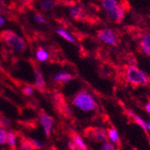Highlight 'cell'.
Here are the masks:
<instances>
[{"instance_id": "cell-1", "label": "cell", "mask_w": 150, "mask_h": 150, "mask_svg": "<svg viewBox=\"0 0 150 150\" xmlns=\"http://www.w3.org/2000/svg\"><path fill=\"white\" fill-rule=\"evenodd\" d=\"M73 104L83 112H92L96 108V103L94 99L86 91H80L75 95Z\"/></svg>"}, {"instance_id": "cell-2", "label": "cell", "mask_w": 150, "mask_h": 150, "mask_svg": "<svg viewBox=\"0 0 150 150\" xmlns=\"http://www.w3.org/2000/svg\"><path fill=\"white\" fill-rule=\"evenodd\" d=\"M102 4L107 13L108 17L112 22H122L124 18V10L118 4L117 0H102Z\"/></svg>"}, {"instance_id": "cell-3", "label": "cell", "mask_w": 150, "mask_h": 150, "mask_svg": "<svg viewBox=\"0 0 150 150\" xmlns=\"http://www.w3.org/2000/svg\"><path fill=\"white\" fill-rule=\"evenodd\" d=\"M126 77L128 81L133 86H146L149 84V77L148 76L139 69V67L135 66H130L126 71Z\"/></svg>"}, {"instance_id": "cell-4", "label": "cell", "mask_w": 150, "mask_h": 150, "mask_svg": "<svg viewBox=\"0 0 150 150\" xmlns=\"http://www.w3.org/2000/svg\"><path fill=\"white\" fill-rule=\"evenodd\" d=\"M1 39L11 47L13 50L17 52H23L26 49V43L24 40L17 33L12 31H4L1 33Z\"/></svg>"}, {"instance_id": "cell-5", "label": "cell", "mask_w": 150, "mask_h": 150, "mask_svg": "<svg viewBox=\"0 0 150 150\" xmlns=\"http://www.w3.org/2000/svg\"><path fill=\"white\" fill-rule=\"evenodd\" d=\"M97 35L102 42H103L107 44H110L112 46L118 45V37H117L116 33L110 29L100 30L98 32Z\"/></svg>"}, {"instance_id": "cell-6", "label": "cell", "mask_w": 150, "mask_h": 150, "mask_svg": "<svg viewBox=\"0 0 150 150\" xmlns=\"http://www.w3.org/2000/svg\"><path fill=\"white\" fill-rule=\"evenodd\" d=\"M40 122H42V127L44 129V132H45L46 136L47 137H50L51 129H52L53 123H54L53 119L44 112H42L40 113Z\"/></svg>"}, {"instance_id": "cell-7", "label": "cell", "mask_w": 150, "mask_h": 150, "mask_svg": "<svg viewBox=\"0 0 150 150\" xmlns=\"http://www.w3.org/2000/svg\"><path fill=\"white\" fill-rule=\"evenodd\" d=\"M139 47L143 53L150 57V31L146 33L141 38Z\"/></svg>"}, {"instance_id": "cell-8", "label": "cell", "mask_w": 150, "mask_h": 150, "mask_svg": "<svg viewBox=\"0 0 150 150\" xmlns=\"http://www.w3.org/2000/svg\"><path fill=\"white\" fill-rule=\"evenodd\" d=\"M91 137L94 141L99 143L105 142L107 140V135L102 129H93L91 131Z\"/></svg>"}, {"instance_id": "cell-9", "label": "cell", "mask_w": 150, "mask_h": 150, "mask_svg": "<svg viewBox=\"0 0 150 150\" xmlns=\"http://www.w3.org/2000/svg\"><path fill=\"white\" fill-rule=\"evenodd\" d=\"M35 86L37 87L38 90L40 91H44L45 89V82L42 76V74L40 73L39 70L35 72Z\"/></svg>"}, {"instance_id": "cell-10", "label": "cell", "mask_w": 150, "mask_h": 150, "mask_svg": "<svg viewBox=\"0 0 150 150\" xmlns=\"http://www.w3.org/2000/svg\"><path fill=\"white\" fill-rule=\"evenodd\" d=\"M54 79H55V81H57V82L67 83V82H69L73 79V76L70 74H67V73H59L55 76Z\"/></svg>"}, {"instance_id": "cell-11", "label": "cell", "mask_w": 150, "mask_h": 150, "mask_svg": "<svg viewBox=\"0 0 150 150\" xmlns=\"http://www.w3.org/2000/svg\"><path fill=\"white\" fill-rule=\"evenodd\" d=\"M73 140H74V143H75V145H76L77 149H82V150L87 149L86 145L84 143L83 139H82L78 135H76V134L73 135Z\"/></svg>"}, {"instance_id": "cell-12", "label": "cell", "mask_w": 150, "mask_h": 150, "mask_svg": "<svg viewBox=\"0 0 150 150\" xmlns=\"http://www.w3.org/2000/svg\"><path fill=\"white\" fill-rule=\"evenodd\" d=\"M108 137L110 138V140L113 143H120V137L117 130L114 128L108 129Z\"/></svg>"}, {"instance_id": "cell-13", "label": "cell", "mask_w": 150, "mask_h": 150, "mask_svg": "<svg viewBox=\"0 0 150 150\" xmlns=\"http://www.w3.org/2000/svg\"><path fill=\"white\" fill-rule=\"evenodd\" d=\"M69 13H70V16L76 20H79L82 16H83V13H82V9L79 8V7H76V6H73L70 8V11H69Z\"/></svg>"}, {"instance_id": "cell-14", "label": "cell", "mask_w": 150, "mask_h": 150, "mask_svg": "<svg viewBox=\"0 0 150 150\" xmlns=\"http://www.w3.org/2000/svg\"><path fill=\"white\" fill-rule=\"evenodd\" d=\"M36 57L39 61H46L49 58V54L44 49L40 48L36 52Z\"/></svg>"}, {"instance_id": "cell-15", "label": "cell", "mask_w": 150, "mask_h": 150, "mask_svg": "<svg viewBox=\"0 0 150 150\" xmlns=\"http://www.w3.org/2000/svg\"><path fill=\"white\" fill-rule=\"evenodd\" d=\"M57 33H58L59 35H60L63 39L67 40V42H75L74 37H73L71 34H69L67 31L63 30V29H58V30H57Z\"/></svg>"}, {"instance_id": "cell-16", "label": "cell", "mask_w": 150, "mask_h": 150, "mask_svg": "<svg viewBox=\"0 0 150 150\" xmlns=\"http://www.w3.org/2000/svg\"><path fill=\"white\" fill-rule=\"evenodd\" d=\"M6 143L12 149L16 148V135L12 132H6Z\"/></svg>"}, {"instance_id": "cell-17", "label": "cell", "mask_w": 150, "mask_h": 150, "mask_svg": "<svg viewBox=\"0 0 150 150\" xmlns=\"http://www.w3.org/2000/svg\"><path fill=\"white\" fill-rule=\"evenodd\" d=\"M21 149L23 150H32V149H36L35 146L33 143V140H23L21 144Z\"/></svg>"}, {"instance_id": "cell-18", "label": "cell", "mask_w": 150, "mask_h": 150, "mask_svg": "<svg viewBox=\"0 0 150 150\" xmlns=\"http://www.w3.org/2000/svg\"><path fill=\"white\" fill-rule=\"evenodd\" d=\"M42 6V8L45 11H49V10H51L54 6H55V3L54 1H51V0H46V1H43L40 4Z\"/></svg>"}, {"instance_id": "cell-19", "label": "cell", "mask_w": 150, "mask_h": 150, "mask_svg": "<svg viewBox=\"0 0 150 150\" xmlns=\"http://www.w3.org/2000/svg\"><path fill=\"white\" fill-rule=\"evenodd\" d=\"M6 143V131L4 127L0 124V144L4 145Z\"/></svg>"}, {"instance_id": "cell-20", "label": "cell", "mask_w": 150, "mask_h": 150, "mask_svg": "<svg viewBox=\"0 0 150 150\" xmlns=\"http://www.w3.org/2000/svg\"><path fill=\"white\" fill-rule=\"evenodd\" d=\"M133 120H134V121L136 122V123L139 124L144 130H147L146 129V124L145 123V121L140 117H139L137 115H133Z\"/></svg>"}, {"instance_id": "cell-21", "label": "cell", "mask_w": 150, "mask_h": 150, "mask_svg": "<svg viewBox=\"0 0 150 150\" xmlns=\"http://www.w3.org/2000/svg\"><path fill=\"white\" fill-rule=\"evenodd\" d=\"M23 92L25 95H32L33 93V86H27L23 89Z\"/></svg>"}, {"instance_id": "cell-22", "label": "cell", "mask_w": 150, "mask_h": 150, "mask_svg": "<svg viewBox=\"0 0 150 150\" xmlns=\"http://www.w3.org/2000/svg\"><path fill=\"white\" fill-rule=\"evenodd\" d=\"M101 149H103V150H113V149H115V146H113L111 143L106 142L103 145Z\"/></svg>"}, {"instance_id": "cell-23", "label": "cell", "mask_w": 150, "mask_h": 150, "mask_svg": "<svg viewBox=\"0 0 150 150\" xmlns=\"http://www.w3.org/2000/svg\"><path fill=\"white\" fill-rule=\"evenodd\" d=\"M9 123H10V122H9L7 120H6V119H3V120H1V125H2L3 127H4V126H5V127H8V126L10 125Z\"/></svg>"}, {"instance_id": "cell-24", "label": "cell", "mask_w": 150, "mask_h": 150, "mask_svg": "<svg viewBox=\"0 0 150 150\" xmlns=\"http://www.w3.org/2000/svg\"><path fill=\"white\" fill-rule=\"evenodd\" d=\"M35 19L38 21V22H40V23H44V18H42L40 16H35Z\"/></svg>"}, {"instance_id": "cell-25", "label": "cell", "mask_w": 150, "mask_h": 150, "mask_svg": "<svg viewBox=\"0 0 150 150\" xmlns=\"http://www.w3.org/2000/svg\"><path fill=\"white\" fill-rule=\"evenodd\" d=\"M69 148L70 149H77L76 146V145H75V143H73L72 141L69 142Z\"/></svg>"}, {"instance_id": "cell-26", "label": "cell", "mask_w": 150, "mask_h": 150, "mask_svg": "<svg viewBox=\"0 0 150 150\" xmlns=\"http://www.w3.org/2000/svg\"><path fill=\"white\" fill-rule=\"evenodd\" d=\"M146 111L150 114V103H148L146 105Z\"/></svg>"}, {"instance_id": "cell-27", "label": "cell", "mask_w": 150, "mask_h": 150, "mask_svg": "<svg viewBox=\"0 0 150 150\" xmlns=\"http://www.w3.org/2000/svg\"><path fill=\"white\" fill-rule=\"evenodd\" d=\"M5 23V19L3 18V17H1V16H0V26H1V25H3Z\"/></svg>"}, {"instance_id": "cell-28", "label": "cell", "mask_w": 150, "mask_h": 150, "mask_svg": "<svg viewBox=\"0 0 150 150\" xmlns=\"http://www.w3.org/2000/svg\"><path fill=\"white\" fill-rule=\"evenodd\" d=\"M146 129L150 132V122H148V123L146 124Z\"/></svg>"}, {"instance_id": "cell-29", "label": "cell", "mask_w": 150, "mask_h": 150, "mask_svg": "<svg viewBox=\"0 0 150 150\" xmlns=\"http://www.w3.org/2000/svg\"><path fill=\"white\" fill-rule=\"evenodd\" d=\"M21 1H23V2H25V3H28V2H31V1H33V0H21Z\"/></svg>"}, {"instance_id": "cell-30", "label": "cell", "mask_w": 150, "mask_h": 150, "mask_svg": "<svg viewBox=\"0 0 150 150\" xmlns=\"http://www.w3.org/2000/svg\"><path fill=\"white\" fill-rule=\"evenodd\" d=\"M1 9H2V5H1V2H0V11H1Z\"/></svg>"}, {"instance_id": "cell-31", "label": "cell", "mask_w": 150, "mask_h": 150, "mask_svg": "<svg viewBox=\"0 0 150 150\" xmlns=\"http://www.w3.org/2000/svg\"><path fill=\"white\" fill-rule=\"evenodd\" d=\"M0 69H1V65H0Z\"/></svg>"}]
</instances>
